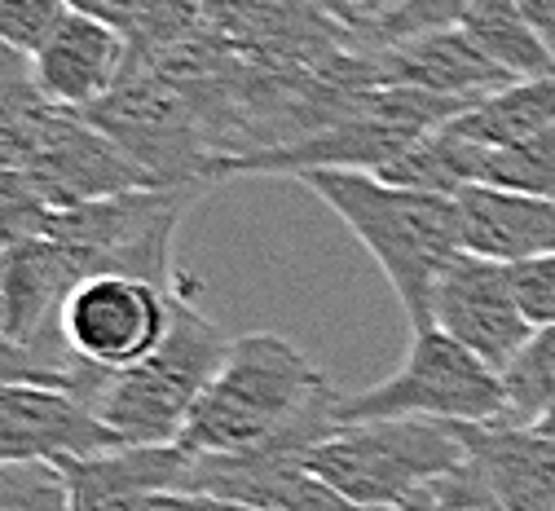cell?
Returning <instances> with one entry per match:
<instances>
[{
    "label": "cell",
    "instance_id": "1",
    "mask_svg": "<svg viewBox=\"0 0 555 511\" xmlns=\"http://www.w3.org/2000/svg\"><path fill=\"white\" fill-rule=\"evenodd\" d=\"M300 186H309L349 226V234L375 256L379 273L388 278L392 296L410 322V335L428 331L437 282L463 256L459 203L450 194L388 186L384 177L358 173V168L305 173Z\"/></svg>",
    "mask_w": 555,
    "mask_h": 511
},
{
    "label": "cell",
    "instance_id": "2",
    "mask_svg": "<svg viewBox=\"0 0 555 511\" xmlns=\"http://www.w3.org/2000/svg\"><path fill=\"white\" fill-rule=\"evenodd\" d=\"M331 397L326 375L283 335H238L212 384L194 401L181 446L194 455H238L300 419L313 401Z\"/></svg>",
    "mask_w": 555,
    "mask_h": 511
},
{
    "label": "cell",
    "instance_id": "3",
    "mask_svg": "<svg viewBox=\"0 0 555 511\" xmlns=\"http://www.w3.org/2000/svg\"><path fill=\"white\" fill-rule=\"evenodd\" d=\"M234 340L217 331V322L194 305L190 282L172 291V327L164 344L137 361L128 371H115L106 380V393L98 397L102 423L119 436L124 446H172L181 442L185 419L203 388L212 384Z\"/></svg>",
    "mask_w": 555,
    "mask_h": 511
},
{
    "label": "cell",
    "instance_id": "4",
    "mask_svg": "<svg viewBox=\"0 0 555 511\" xmlns=\"http://www.w3.org/2000/svg\"><path fill=\"white\" fill-rule=\"evenodd\" d=\"M467 463L459 423L375 419L339 423L309 455V476L366 507H397Z\"/></svg>",
    "mask_w": 555,
    "mask_h": 511
},
{
    "label": "cell",
    "instance_id": "5",
    "mask_svg": "<svg viewBox=\"0 0 555 511\" xmlns=\"http://www.w3.org/2000/svg\"><path fill=\"white\" fill-rule=\"evenodd\" d=\"M93 128H102L119 151L142 164L155 186H207L217 190V159L212 132L203 124L194 98L164 76L151 62H128L124 80L89 111H80Z\"/></svg>",
    "mask_w": 555,
    "mask_h": 511
},
{
    "label": "cell",
    "instance_id": "6",
    "mask_svg": "<svg viewBox=\"0 0 555 511\" xmlns=\"http://www.w3.org/2000/svg\"><path fill=\"white\" fill-rule=\"evenodd\" d=\"M503 414H507L503 375L437 327L410 335L401 367L388 380L335 401V423H375V419L503 423Z\"/></svg>",
    "mask_w": 555,
    "mask_h": 511
},
{
    "label": "cell",
    "instance_id": "7",
    "mask_svg": "<svg viewBox=\"0 0 555 511\" xmlns=\"http://www.w3.org/2000/svg\"><path fill=\"white\" fill-rule=\"evenodd\" d=\"M207 194V186H168V190H124L89 203L57 207L49 239L85 252L93 273H132L164 291H177L185 278L172 265V239L181 216Z\"/></svg>",
    "mask_w": 555,
    "mask_h": 511
},
{
    "label": "cell",
    "instance_id": "8",
    "mask_svg": "<svg viewBox=\"0 0 555 511\" xmlns=\"http://www.w3.org/2000/svg\"><path fill=\"white\" fill-rule=\"evenodd\" d=\"M172 327V291L132 278L93 273L62 305L57 331L72 361L93 371H128L146 361Z\"/></svg>",
    "mask_w": 555,
    "mask_h": 511
},
{
    "label": "cell",
    "instance_id": "9",
    "mask_svg": "<svg viewBox=\"0 0 555 511\" xmlns=\"http://www.w3.org/2000/svg\"><path fill=\"white\" fill-rule=\"evenodd\" d=\"M85 278H93L85 252L57 239H31L5 247V256H0V331L27 353L44 357L49 367L72 375V353L62 344L57 318L66 296Z\"/></svg>",
    "mask_w": 555,
    "mask_h": 511
},
{
    "label": "cell",
    "instance_id": "10",
    "mask_svg": "<svg viewBox=\"0 0 555 511\" xmlns=\"http://www.w3.org/2000/svg\"><path fill=\"white\" fill-rule=\"evenodd\" d=\"M433 327L446 331L450 340H459L480 361H490L499 375L512 367V357L538 331L529 322L520 296H516L512 265L485 260V256H467V252L437 282Z\"/></svg>",
    "mask_w": 555,
    "mask_h": 511
},
{
    "label": "cell",
    "instance_id": "11",
    "mask_svg": "<svg viewBox=\"0 0 555 511\" xmlns=\"http://www.w3.org/2000/svg\"><path fill=\"white\" fill-rule=\"evenodd\" d=\"M371 62V85L375 89H428L441 98L459 102H485L516 85V76L485 53L463 27L428 31V36H410L397 44L362 49Z\"/></svg>",
    "mask_w": 555,
    "mask_h": 511
},
{
    "label": "cell",
    "instance_id": "12",
    "mask_svg": "<svg viewBox=\"0 0 555 511\" xmlns=\"http://www.w3.org/2000/svg\"><path fill=\"white\" fill-rule=\"evenodd\" d=\"M23 173H31V181L53 207H72V203H89V199H106L124 190H142V186L164 190L146 177L142 164H132L80 111H57L40 151L31 155Z\"/></svg>",
    "mask_w": 555,
    "mask_h": 511
},
{
    "label": "cell",
    "instance_id": "13",
    "mask_svg": "<svg viewBox=\"0 0 555 511\" xmlns=\"http://www.w3.org/2000/svg\"><path fill=\"white\" fill-rule=\"evenodd\" d=\"M124 442L89 410L76 393L49 384H14L0 388V463L27 459H85L102 450H119Z\"/></svg>",
    "mask_w": 555,
    "mask_h": 511
},
{
    "label": "cell",
    "instance_id": "14",
    "mask_svg": "<svg viewBox=\"0 0 555 511\" xmlns=\"http://www.w3.org/2000/svg\"><path fill=\"white\" fill-rule=\"evenodd\" d=\"M128 62L132 49L115 27L66 10L62 23L44 36V44L31 53V76L53 106L89 111L124 80Z\"/></svg>",
    "mask_w": 555,
    "mask_h": 511
},
{
    "label": "cell",
    "instance_id": "15",
    "mask_svg": "<svg viewBox=\"0 0 555 511\" xmlns=\"http://www.w3.org/2000/svg\"><path fill=\"white\" fill-rule=\"evenodd\" d=\"M72 485L76 511H137L151 494L190 489L194 450L172 446H119L85 459H57Z\"/></svg>",
    "mask_w": 555,
    "mask_h": 511
},
{
    "label": "cell",
    "instance_id": "16",
    "mask_svg": "<svg viewBox=\"0 0 555 511\" xmlns=\"http://www.w3.org/2000/svg\"><path fill=\"white\" fill-rule=\"evenodd\" d=\"M454 203L467 256H485L499 265L555 256V199L499 186H467L463 194H454Z\"/></svg>",
    "mask_w": 555,
    "mask_h": 511
},
{
    "label": "cell",
    "instance_id": "17",
    "mask_svg": "<svg viewBox=\"0 0 555 511\" xmlns=\"http://www.w3.org/2000/svg\"><path fill=\"white\" fill-rule=\"evenodd\" d=\"M459 432L507 511H555V436L512 423H459Z\"/></svg>",
    "mask_w": 555,
    "mask_h": 511
},
{
    "label": "cell",
    "instance_id": "18",
    "mask_svg": "<svg viewBox=\"0 0 555 511\" xmlns=\"http://www.w3.org/2000/svg\"><path fill=\"white\" fill-rule=\"evenodd\" d=\"M551 124H555V71L533 76V80H516L503 93L454 115V128L480 145H512Z\"/></svg>",
    "mask_w": 555,
    "mask_h": 511
},
{
    "label": "cell",
    "instance_id": "19",
    "mask_svg": "<svg viewBox=\"0 0 555 511\" xmlns=\"http://www.w3.org/2000/svg\"><path fill=\"white\" fill-rule=\"evenodd\" d=\"M463 31L516 80H533L555 71V53L546 49V40L538 36V27L525 18L516 0H472Z\"/></svg>",
    "mask_w": 555,
    "mask_h": 511
},
{
    "label": "cell",
    "instance_id": "20",
    "mask_svg": "<svg viewBox=\"0 0 555 511\" xmlns=\"http://www.w3.org/2000/svg\"><path fill=\"white\" fill-rule=\"evenodd\" d=\"M472 186H499V190L555 199V124L512 145H480Z\"/></svg>",
    "mask_w": 555,
    "mask_h": 511
},
{
    "label": "cell",
    "instance_id": "21",
    "mask_svg": "<svg viewBox=\"0 0 555 511\" xmlns=\"http://www.w3.org/2000/svg\"><path fill=\"white\" fill-rule=\"evenodd\" d=\"M503 393H507L503 423L512 427H533L538 414L555 401V322L538 327L529 344L512 357V367L503 371Z\"/></svg>",
    "mask_w": 555,
    "mask_h": 511
},
{
    "label": "cell",
    "instance_id": "22",
    "mask_svg": "<svg viewBox=\"0 0 555 511\" xmlns=\"http://www.w3.org/2000/svg\"><path fill=\"white\" fill-rule=\"evenodd\" d=\"M0 511H76L66 472L53 459L0 463Z\"/></svg>",
    "mask_w": 555,
    "mask_h": 511
},
{
    "label": "cell",
    "instance_id": "23",
    "mask_svg": "<svg viewBox=\"0 0 555 511\" xmlns=\"http://www.w3.org/2000/svg\"><path fill=\"white\" fill-rule=\"evenodd\" d=\"M53 212H57V207L40 194V186L31 181V173H23V168H0V247L31 243V239H49Z\"/></svg>",
    "mask_w": 555,
    "mask_h": 511
},
{
    "label": "cell",
    "instance_id": "24",
    "mask_svg": "<svg viewBox=\"0 0 555 511\" xmlns=\"http://www.w3.org/2000/svg\"><path fill=\"white\" fill-rule=\"evenodd\" d=\"M62 0H0V44L31 58L44 44V36L62 23Z\"/></svg>",
    "mask_w": 555,
    "mask_h": 511
},
{
    "label": "cell",
    "instance_id": "25",
    "mask_svg": "<svg viewBox=\"0 0 555 511\" xmlns=\"http://www.w3.org/2000/svg\"><path fill=\"white\" fill-rule=\"evenodd\" d=\"M437 511H507L494 485L485 481V472L467 459L459 472L437 481Z\"/></svg>",
    "mask_w": 555,
    "mask_h": 511
},
{
    "label": "cell",
    "instance_id": "26",
    "mask_svg": "<svg viewBox=\"0 0 555 511\" xmlns=\"http://www.w3.org/2000/svg\"><path fill=\"white\" fill-rule=\"evenodd\" d=\"M516 278V296L529 314L533 327H551L555 322V256H538L525 265H512Z\"/></svg>",
    "mask_w": 555,
    "mask_h": 511
},
{
    "label": "cell",
    "instance_id": "27",
    "mask_svg": "<svg viewBox=\"0 0 555 511\" xmlns=\"http://www.w3.org/2000/svg\"><path fill=\"white\" fill-rule=\"evenodd\" d=\"M273 511H388V507H366V502H353V498H344L339 489H331L326 481L318 476H300L283 489V498L273 502Z\"/></svg>",
    "mask_w": 555,
    "mask_h": 511
},
{
    "label": "cell",
    "instance_id": "28",
    "mask_svg": "<svg viewBox=\"0 0 555 511\" xmlns=\"http://www.w3.org/2000/svg\"><path fill=\"white\" fill-rule=\"evenodd\" d=\"M137 511H260V507H247L221 494H203V489H164V494H151Z\"/></svg>",
    "mask_w": 555,
    "mask_h": 511
},
{
    "label": "cell",
    "instance_id": "29",
    "mask_svg": "<svg viewBox=\"0 0 555 511\" xmlns=\"http://www.w3.org/2000/svg\"><path fill=\"white\" fill-rule=\"evenodd\" d=\"M525 10V18L538 27V36L546 40V49L555 53V0H516Z\"/></svg>",
    "mask_w": 555,
    "mask_h": 511
},
{
    "label": "cell",
    "instance_id": "30",
    "mask_svg": "<svg viewBox=\"0 0 555 511\" xmlns=\"http://www.w3.org/2000/svg\"><path fill=\"white\" fill-rule=\"evenodd\" d=\"M533 427H538V432H546V436H555V401L538 414V423H533Z\"/></svg>",
    "mask_w": 555,
    "mask_h": 511
},
{
    "label": "cell",
    "instance_id": "31",
    "mask_svg": "<svg viewBox=\"0 0 555 511\" xmlns=\"http://www.w3.org/2000/svg\"><path fill=\"white\" fill-rule=\"evenodd\" d=\"M0 256H5V247H0Z\"/></svg>",
    "mask_w": 555,
    "mask_h": 511
}]
</instances>
